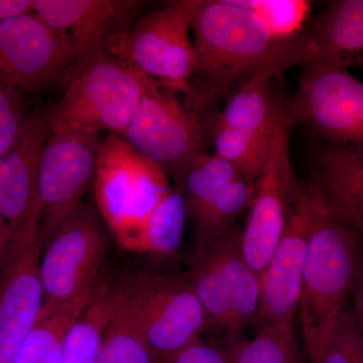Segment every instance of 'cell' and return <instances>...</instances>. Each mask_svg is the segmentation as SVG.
<instances>
[{
    "instance_id": "23",
    "label": "cell",
    "mask_w": 363,
    "mask_h": 363,
    "mask_svg": "<svg viewBox=\"0 0 363 363\" xmlns=\"http://www.w3.org/2000/svg\"><path fill=\"white\" fill-rule=\"evenodd\" d=\"M97 363H157L138 327L133 279L121 281L118 301Z\"/></svg>"
},
{
    "instance_id": "18",
    "label": "cell",
    "mask_w": 363,
    "mask_h": 363,
    "mask_svg": "<svg viewBox=\"0 0 363 363\" xmlns=\"http://www.w3.org/2000/svg\"><path fill=\"white\" fill-rule=\"evenodd\" d=\"M143 6L138 0H35L33 13L77 48L82 59L105 50Z\"/></svg>"
},
{
    "instance_id": "33",
    "label": "cell",
    "mask_w": 363,
    "mask_h": 363,
    "mask_svg": "<svg viewBox=\"0 0 363 363\" xmlns=\"http://www.w3.org/2000/svg\"><path fill=\"white\" fill-rule=\"evenodd\" d=\"M348 303L357 330L363 338V266L351 288Z\"/></svg>"
},
{
    "instance_id": "20",
    "label": "cell",
    "mask_w": 363,
    "mask_h": 363,
    "mask_svg": "<svg viewBox=\"0 0 363 363\" xmlns=\"http://www.w3.org/2000/svg\"><path fill=\"white\" fill-rule=\"evenodd\" d=\"M121 281L102 277L64 342L63 363H97L119 297Z\"/></svg>"
},
{
    "instance_id": "12",
    "label": "cell",
    "mask_w": 363,
    "mask_h": 363,
    "mask_svg": "<svg viewBox=\"0 0 363 363\" xmlns=\"http://www.w3.org/2000/svg\"><path fill=\"white\" fill-rule=\"evenodd\" d=\"M48 135L45 112H33L18 143L0 157V272L28 236L40 233L38 175Z\"/></svg>"
},
{
    "instance_id": "5",
    "label": "cell",
    "mask_w": 363,
    "mask_h": 363,
    "mask_svg": "<svg viewBox=\"0 0 363 363\" xmlns=\"http://www.w3.org/2000/svg\"><path fill=\"white\" fill-rule=\"evenodd\" d=\"M241 233L234 227L216 242L196 250L187 274L204 309L206 333L218 336L221 347L245 339L259 311L260 278L243 257Z\"/></svg>"
},
{
    "instance_id": "35",
    "label": "cell",
    "mask_w": 363,
    "mask_h": 363,
    "mask_svg": "<svg viewBox=\"0 0 363 363\" xmlns=\"http://www.w3.org/2000/svg\"><path fill=\"white\" fill-rule=\"evenodd\" d=\"M351 67H352V68H358L362 69V70H363V58L357 60V61L353 62V63L351 64L350 68H351Z\"/></svg>"
},
{
    "instance_id": "24",
    "label": "cell",
    "mask_w": 363,
    "mask_h": 363,
    "mask_svg": "<svg viewBox=\"0 0 363 363\" xmlns=\"http://www.w3.org/2000/svg\"><path fill=\"white\" fill-rule=\"evenodd\" d=\"M243 177L235 167L204 150L189 161L175 176L187 204L189 217L201 211L231 183Z\"/></svg>"
},
{
    "instance_id": "16",
    "label": "cell",
    "mask_w": 363,
    "mask_h": 363,
    "mask_svg": "<svg viewBox=\"0 0 363 363\" xmlns=\"http://www.w3.org/2000/svg\"><path fill=\"white\" fill-rule=\"evenodd\" d=\"M81 60L77 48L33 11L0 21V78L20 92L70 76Z\"/></svg>"
},
{
    "instance_id": "31",
    "label": "cell",
    "mask_w": 363,
    "mask_h": 363,
    "mask_svg": "<svg viewBox=\"0 0 363 363\" xmlns=\"http://www.w3.org/2000/svg\"><path fill=\"white\" fill-rule=\"evenodd\" d=\"M26 119L20 91L0 78V157L18 143Z\"/></svg>"
},
{
    "instance_id": "32",
    "label": "cell",
    "mask_w": 363,
    "mask_h": 363,
    "mask_svg": "<svg viewBox=\"0 0 363 363\" xmlns=\"http://www.w3.org/2000/svg\"><path fill=\"white\" fill-rule=\"evenodd\" d=\"M167 363H230L218 344L199 338L186 346Z\"/></svg>"
},
{
    "instance_id": "28",
    "label": "cell",
    "mask_w": 363,
    "mask_h": 363,
    "mask_svg": "<svg viewBox=\"0 0 363 363\" xmlns=\"http://www.w3.org/2000/svg\"><path fill=\"white\" fill-rule=\"evenodd\" d=\"M210 133L215 156L233 164L248 181L257 182L269 159L272 136L257 138L223 128H210Z\"/></svg>"
},
{
    "instance_id": "6",
    "label": "cell",
    "mask_w": 363,
    "mask_h": 363,
    "mask_svg": "<svg viewBox=\"0 0 363 363\" xmlns=\"http://www.w3.org/2000/svg\"><path fill=\"white\" fill-rule=\"evenodd\" d=\"M200 0H175L119 30L105 50L121 57L172 92L189 97L196 55L191 39Z\"/></svg>"
},
{
    "instance_id": "34",
    "label": "cell",
    "mask_w": 363,
    "mask_h": 363,
    "mask_svg": "<svg viewBox=\"0 0 363 363\" xmlns=\"http://www.w3.org/2000/svg\"><path fill=\"white\" fill-rule=\"evenodd\" d=\"M35 0H0V21L33 13Z\"/></svg>"
},
{
    "instance_id": "27",
    "label": "cell",
    "mask_w": 363,
    "mask_h": 363,
    "mask_svg": "<svg viewBox=\"0 0 363 363\" xmlns=\"http://www.w3.org/2000/svg\"><path fill=\"white\" fill-rule=\"evenodd\" d=\"M230 363H304L294 329L259 327L255 337L223 347Z\"/></svg>"
},
{
    "instance_id": "25",
    "label": "cell",
    "mask_w": 363,
    "mask_h": 363,
    "mask_svg": "<svg viewBox=\"0 0 363 363\" xmlns=\"http://www.w3.org/2000/svg\"><path fill=\"white\" fill-rule=\"evenodd\" d=\"M255 193V182L240 177L193 216L196 250L209 247L230 233L240 215L252 205Z\"/></svg>"
},
{
    "instance_id": "22",
    "label": "cell",
    "mask_w": 363,
    "mask_h": 363,
    "mask_svg": "<svg viewBox=\"0 0 363 363\" xmlns=\"http://www.w3.org/2000/svg\"><path fill=\"white\" fill-rule=\"evenodd\" d=\"M93 292L71 302H45L13 363H63L67 332Z\"/></svg>"
},
{
    "instance_id": "29",
    "label": "cell",
    "mask_w": 363,
    "mask_h": 363,
    "mask_svg": "<svg viewBox=\"0 0 363 363\" xmlns=\"http://www.w3.org/2000/svg\"><path fill=\"white\" fill-rule=\"evenodd\" d=\"M238 1L252 11L278 42H284L297 35L311 18V2L306 0Z\"/></svg>"
},
{
    "instance_id": "26",
    "label": "cell",
    "mask_w": 363,
    "mask_h": 363,
    "mask_svg": "<svg viewBox=\"0 0 363 363\" xmlns=\"http://www.w3.org/2000/svg\"><path fill=\"white\" fill-rule=\"evenodd\" d=\"M189 217L180 186L175 183L143 225L140 253L175 257L180 250Z\"/></svg>"
},
{
    "instance_id": "30",
    "label": "cell",
    "mask_w": 363,
    "mask_h": 363,
    "mask_svg": "<svg viewBox=\"0 0 363 363\" xmlns=\"http://www.w3.org/2000/svg\"><path fill=\"white\" fill-rule=\"evenodd\" d=\"M321 363H363V338L353 320L350 303L338 318Z\"/></svg>"
},
{
    "instance_id": "4",
    "label": "cell",
    "mask_w": 363,
    "mask_h": 363,
    "mask_svg": "<svg viewBox=\"0 0 363 363\" xmlns=\"http://www.w3.org/2000/svg\"><path fill=\"white\" fill-rule=\"evenodd\" d=\"M172 187L168 174L123 136L104 138L93 191L98 214L119 247L140 253L143 225Z\"/></svg>"
},
{
    "instance_id": "10",
    "label": "cell",
    "mask_w": 363,
    "mask_h": 363,
    "mask_svg": "<svg viewBox=\"0 0 363 363\" xmlns=\"http://www.w3.org/2000/svg\"><path fill=\"white\" fill-rule=\"evenodd\" d=\"M109 231L96 209L83 204L42 247L45 302L66 303L91 294L101 279Z\"/></svg>"
},
{
    "instance_id": "7",
    "label": "cell",
    "mask_w": 363,
    "mask_h": 363,
    "mask_svg": "<svg viewBox=\"0 0 363 363\" xmlns=\"http://www.w3.org/2000/svg\"><path fill=\"white\" fill-rule=\"evenodd\" d=\"M281 107L291 126L304 123L325 145L363 154V82L346 67H305L297 93Z\"/></svg>"
},
{
    "instance_id": "11",
    "label": "cell",
    "mask_w": 363,
    "mask_h": 363,
    "mask_svg": "<svg viewBox=\"0 0 363 363\" xmlns=\"http://www.w3.org/2000/svg\"><path fill=\"white\" fill-rule=\"evenodd\" d=\"M206 131L197 111L183 106L174 92L147 77L123 138L145 159L175 177L203 152Z\"/></svg>"
},
{
    "instance_id": "9",
    "label": "cell",
    "mask_w": 363,
    "mask_h": 363,
    "mask_svg": "<svg viewBox=\"0 0 363 363\" xmlns=\"http://www.w3.org/2000/svg\"><path fill=\"white\" fill-rule=\"evenodd\" d=\"M104 140L101 133L49 130L38 175L42 247L84 204Z\"/></svg>"
},
{
    "instance_id": "13",
    "label": "cell",
    "mask_w": 363,
    "mask_h": 363,
    "mask_svg": "<svg viewBox=\"0 0 363 363\" xmlns=\"http://www.w3.org/2000/svg\"><path fill=\"white\" fill-rule=\"evenodd\" d=\"M140 333L157 363H167L207 331V320L187 274L133 279Z\"/></svg>"
},
{
    "instance_id": "1",
    "label": "cell",
    "mask_w": 363,
    "mask_h": 363,
    "mask_svg": "<svg viewBox=\"0 0 363 363\" xmlns=\"http://www.w3.org/2000/svg\"><path fill=\"white\" fill-rule=\"evenodd\" d=\"M362 266V233L325 192L310 236L298 307L309 363L323 359Z\"/></svg>"
},
{
    "instance_id": "19",
    "label": "cell",
    "mask_w": 363,
    "mask_h": 363,
    "mask_svg": "<svg viewBox=\"0 0 363 363\" xmlns=\"http://www.w3.org/2000/svg\"><path fill=\"white\" fill-rule=\"evenodd\" d=\"M316 176L329 199L363 235V154L324 145L317 150Z\"/></svg>"
},
{
    "instance_id": "21",
    "label": "cell",
    "mask_w": 363,
    "mask_h": 363,
    "mask_svg": "<svg viewBox=\"0 0 363 363\" xmlns=\"http://www.w3.org/2000/svg\"><path fill=\"white\" fill-rule=\"evenodd\" d=\"M281 112V104L274 98L272 80L253 75L231 95L210 128H230L271 138Z\"/></svg>"
},
{
    "instance_id": "15",
    "label": "cell",
    "mask_w": 363,
    "mask_h": 363,
    "mask_svg": "<svg viewBox=\"0 0 363 363\" xmlns=\"http://www.w3.org/2000/svg\"><path fill=\"white\" fill-rule=\"evenodd\" d=\"M363 58V0H336L311 16L291 39L279 42L271 60L255 75L281 77L295 67L339 64L350 69Z\"/></svg>"
},
{
    "instance_id": "3",
    "label": "cell",
    "mask_w": 363,
    "mask_h": 363,
    "mask_svg": "<svg viewBox=\"0 0 363 363\" xmlns=\"http://www.w3.org/2000/svg\"><path fill=\"white\" fill-rule=\"evenodd\" d=\"M149 76L107 50L81 60L63 96L45 113L54 130L124 136Z\"/></svg>"
},
{
    "instance_id": "8",
    "label": "cell",
    "mask_w": 363,
    "mask_h": 363,
    "mask_svg": "<svg viewBox=\"0 0 363 363\" xmlns=\"http://www.w3.org/2000/svg\"><path fill=\"white\" fill-rule=\"evenodd\" d=\"M325 191L316 176L298 182L283 235L260 274V306L255 325L294 329L310 236Z\"/></svg>"
},
{
    "instance_id": "14",
    "label": "cell",
    "mask_w": 363,
    "mask_h": 363,
    "mask_svg": "<svg viewBox=\"0 0 363 363\" xmlns=\"http://www.w3.org/2000/svg\"><path fill=\"white\" fill-rule=\"evenodd\" d=\"M291 128L281 107L272 135L269 159L255 182L250 214L241 233L243 257L259 276L266 269L283 235L297 191L298 181L291 162Z\"/></svg>"
},
{
    "instance_id": "2",
    "label": "cell",
    "mask_w": 363,
    "mask_h": 363,
    "mask_svg": "<svg viewBox=\"0 0 363 363\" xmlns=\"http://www.w3.org/2000/svg\"><path fill=\"white\" fill-rule=\"evenodd\" d=\"M196 55L191 109L216 102L271 60L278 40L238 0H200L192 23Z\"/></svg>"
},
{
    "instance_id": "17",
    "label": "cell",
    "mask_w": 363,
    "mask_h": 363,
    "mask_svg": "<svg viewBox=\"0 0 363 363\" xmlns=\"http://www.w3.org/2000/svg\"><path fill=\"white\" fill-rule=\"evenodd\" d=\"M40 234L26 238L0 272V363H13L45 303Z\"/></svg>"
}]
</instances>
